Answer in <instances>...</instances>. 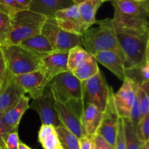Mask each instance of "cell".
Listing matches in <instances>:
<instances>
[{"label": "cell", "instance_id": "obj_22", "mask_svg": "<svg viewBox=\"0 0 149 149\" xmlns=\"http://www.w3.org/2000/svg\"><path fill=\"white\" fill-rule=\"evenodd\" d=\"M78 5L79 13L88 28L95 24V15L104 0H76Z\"/></svg>", "mask_w": 149, "mask_h": 149}, {"label": "cell", "instance_id": "obj_16", "mask_svg": "<svg viewBox=\"0 0 149 149\" xmlns=\"http://www.w3.org/2000/svg\"><path fill=\"white\" fill-rule=\"evenodd\" d=\"M68 52H54L45 55L41 59L40 70L49 82L61 73L68 71L67 61Z\"/></svg>", "mask_w": 149, "mask_h": 149}, {"label": "cell", "instance_id": "obj_39", "mask_svg": "<svg viewBox=\"0 0 149 149\" xmlns=\"http://www.w3.org/2000/svg\"><path fill=\"white\" fill-rule=\"evenodd\" d=\"M1 117H2V113H0V148L1 149H6L5 144H4V138H5L6 135H4V131H3Z\"/></svg>", "mask_w": 149, "mask_h": 149}, {"label": "cell", "instance_id": "obj_34", "mask_svg": "<svg viewBox=\"0 0 149 149\" xmlns=\"http://www.w3.org/2000/svg\"><path fill=\"white\" fill-rule=\"evenodd\" d=\"M55 131V128L52 125H42V127H40V130H39L38 133V140L40 143L43 142L48 136L53 133Z\"/></svg>", "mask_w": 149, "mask_h": 149}, {"label": "cell", "instance_id": "obj_19", "mask_svg": "<svg viewBox=\"0 0 149 149\" xmlns=\"http://www.w3.org/2000/svg\"><path fill=\"white\" fill-rule=\"evenodd\" d=\"M102 118L103 111L99 110L95 105H84L81 116V125L84 135L94 137L98 130Z\"/></svg>", "mask_w": 149, "mask_h": 149}, {"label": "cell", "instance_id": "obj_30", "mask_svg": "<svg viewBox=\"0 0 149 149\" xmlns=\"http://www.w3.org/2000/svg\"><path fill=\"white\" fill-rule=\"evenodd\" d=\"M24 9L15 0H0V10L11 17L14 13Z\"/></svg>", "mask_w": 149, "mask_h": 149}, {"label": "cell", "instance_id": "obj_21", "mask_svg": "<svg viewBox=\"0 0 149 149\" xmlns=\"http://www.w3.org/2000/svg\"><path fill=\"white\" fill-rule=\"evenodd\" d=\"M20 45L42 57L54 52L51 44L42 33L27 38Z\"/></svg>", "mask_w": 149, "mask_h": 149}, {"label": "cell", "instance_id": "obj_2", "mask_svg": "<svg viewBox=\"0 0 149 149\" xmlns=\"http://www.w3.org/2000/svg\"><path fill=\"white\" fill-rule=\"evenodd\" d=\"M95 24L97 26H90L81 36V45L91 55L103 51H112L119 55L125 63V57L118 42L111 19L96 20Z\"/></svg>", "mask_w": 149, "mask_h": 149}, {"label": "cell", "instance_id": "obj_15", "mask_svg": "<svg viewBox=\"0 0 149 149\" xmlns=\"http://www.w3.org/2000/svg\"><path fill=\"white\" fill-rule=\"evenodd\" d=\"M17 82L33 100L43 95L49 81L40 71L15 76Z\"/></svg>", "mask_w": 149, "mask_h": 149}, {"label": "cell", "instance_id": "obj_20", "mask_svg": "<svg viewBox=\"0 0 149 149\" xmlns=\"http://www.w3.org/2000/svg\"><path fill=\"white\" fill-rule=\"evenodd\" d=\"M76 0H31L29 10L45 17L54 16L55 13L74 5Z\"/></svg>", "mask_w": 149, "mask_h": 149}, {"label": "cell", "instance_id": "obj_36", "mask_svg": "<svg viewBox=\"0 0 149 149\" xmlns=\"http://www.w3.org/2000/svg\"><path fill=\"white\" fill-rule=\"evenodd\" d=\"M95 149H115L98 134L95 135Z\"/></svg>", "mask_w": 149, "mask_h": 149}, {"label": "cell", "instance_id": "obj_31", "mask_svg": "<svg viewBox=\"0 0 149 149\" xmlns=\"http://www.w3.org/2000/svg\"><path fill=\"white\" fill-rule=\"evenodd\" d=\"M115 149H127L125 137V130H124L123 119L122 118L119 119L117 134H116V143H115Z\"/></svg>", "mask_w": 149, "mask_h": 149}, {"label": "cell", "instance_id": "obj_18", "mask_svg": "<svg viewBox=\"0 0 149 149\" xmlns=\"http://www.w3.org/2000/svg\"><path fill=\"white\" fill-rule=\"evenodd\" d=\"M92 55L95 58L97 62L106 67L122 81H124L127 77L123 59L115 52L112 51H103Z\"/></svg>", "mask_w": 149, "mask_h": 149}, {"label": "cell", "instance_id": "obj_26", "mask_svg": "<svg viewBox=\"0 0 149 149\" xmlns=\"http://www.w3.org/2000/svg\"><path fill=\"white\" fill-rule=\"evenodd\" d=\"M141 119L149 112V80L138 83L136 93ZM140 121V122H141Z\"/></svg>", "mask_w": 149, "mask_h": 149}, {"label": "cell", "instance_id": "obj_41", "mask_svg": "<svg viewBox=\"0 0 149 149\" xmlns=\"http://www.w3.org/2000/svg\"><path fill=\"white\" fill-rule=\"evenodd\" d=\"M143 4V8L145 9L146 12V13L148 14V17H149V0H146V1H143V2H141Z\"/></svg>", "mask_w": 149, "mask_h": 149}, {"label": "cell", "instance_id": "obj_1", "mask_svg": "<svg viewBox=\"0 0 149 149\" xmlns=\"http://www.w3.org/2000/svg\"><path fill=\"white\" fill-rule=\"evenodd\" d=\"M114 15L111 19L117 32L131 34H147L148 14L141 2L132 0H112Z\"/></svg>", "mask_w": 149, "mask_h": 149}, {"label": "cell", "instance_id": "obj_9", "mask_svg": "<svg viewBox=\"0 0 149 149\" xmlns=\"http://www.w3.org/2000/svg\"><path fill=\"white\" fill-rule=\"evenodd\" d=\"M55 109L60 122L65 127L79 139L84 136L81 125V116L84 110L82 100H71L67 103H63L55 100Z\"/></svg>", "mask_w": 149, "mask_h": 149}, {"label": "cell", "instance_id": "obj_45", "mask_svg": "<svg viewBox=\"0 0 149 149\" xmlns=\"http://www.w3.org/2000/svg\"><path fill=\"white\" fill-rule=\"evenodd\" d=\"M146 33H147V35H148V38L149 40V20H148V22L146 23Z\"/></svg>", "mask_w": 149, "mask_h": 149}, {"label": "cell", "instance_id": "obj_13", "mask_svg": "<svg viewBox=\"0 0 149 149\" xmlns=\"http://www.w3.org/2000/svg\"><path fill=\"white\" fill-rule=\"evenodd\" d=\"M54 17L63 30L79 36L89 29L80 16L77 1L74 5L55 13Z\"/></svg>", "mask_w": 149, "mask_h": 149}, {"label": "cell", "instance_id": "obj_43", "mask_svg": "<svg viewBox=\"0 0 149 149\" xmlns=\"http://www.w3.org/2000/svg\"><path fill=\"white\" fill-rule=\"evenodd\" d=\"M18 149H31L29 148L28 146H26V144L23 143H20V144H19V148Z\"/></svg>", "mask_w": 149, "mask_h": 149}, {"label": "cell", "instance_id": "obj_49", "mask_svg": "<svg viewBox=\"0 0 149 149\" xmlns=\"http://www.w3.org/2000/svg\"><path fill=\"white\" fill-rule=\"evenodd\" d=\"M0 149H1V148H0Z\"/></svg>", "mask_w": 149, "mask_h": 149}, {"label": "cell", "instance_id": "obj_5", "mask_svg": "<svg viewBox=\"0 0 149 149\" xmlns=\"http://www.w3.org/2000/svg\"><path fill=\"white\" fill-rule=\"evenodd\" d=\"M1 49L7 68L15 76L33 72L40 68L42 56L21 45H7L1 47Z\"/></svg>", "mask_w": 149, "mask_h": 149}, {"label": "cell", "instance_id": "obj_12", "mask_svg": "<svg viewBox=\"0 0 149 149\" xmlns=\"http://www.w3.org/2000/svg\"><path fill=\"white\" fill-rule=\"evenodd\" d=\"M26 92L17 82L15 75L8 68L0 86V113L15 105L25 96Z\"/></svg>", "mask_w": 149, "mask_h": 149}, {"label": "cell", "instance_id": "obj_40", "mask_svg": "<svg viewBox=\"0 0 149 149\" xmlns=\"http://www.w3.org/2000/svg\"><path fill=\"white\" fill-rule=\"evenodd\" d=\"M17 4H20L24 10H29V4L31 0H15Z\"/></svg>", "mask_w": 149, "mask_h": 149}, {"label": "cell", "instance_id": "obj_4", "mask_svg": "<svg viewBox=\"0 0 149 149\" xmlns=\"http://www.w3.org/2000/svg\"><path fill=\"white\" fill-rule=\"evenodd\" d=\"M118 42L125 57L127 73L137 71L146 63L148 35H137L116 31Z\"/></svg>", "mask_w": 149, "mask_h": 149}, {"label": "cell", "instance_id": "obj_48", "mask_svg": "<svg viewBox=\"0 0 149 149\" xmlns=\"http://www.w3.org/2000/svg\"><path fill=\"white\" fill-rule=\"evenodd\" d=\"M104 1H111L112 0H104Z\"/></svg>", "mask_w": 149, "mask_h": 149}, {"label": "cell", "instance_id": "obj_10", "mask_svg": "<svg viewBox=\"0 0 149 149\" xmlns=\"http://www.w3.org/2000/svg\"><path fill=\"white\" fill-rule=\"evenodd\" d=\"M138 83L131 77H127L119 90L113 94V102L119 118L129 119L136 97Z\"/></svg>", "mask_w": 149, "mask_h": 149}, {"label": "cell", "instance_id": "obj_32", "mask_svg": "<svg viewBox=\"0 0 149 149\" xmlns=\"http://www.w3.org/2000/svg\"><path fill=\"white\" fill-rule=\"evenodd\" d=\"M6 149H18L20 141H19L17 132L7 134L4 139Z\"/></svg>", "mask_w": 149, "mask_h": 149}, {"label": "cell", "instance_id": "obj_23", "mask_svg": "<svg viewBox=\"0 0 149 149\" xmlns=\"http://www.w3.org/2000/svg\"><path fill=\"white\" fill-rule=\"evenodd\" d=\"M90 54L81 45L75 47L68 51L67 67L68 71L73 72L84 65Z\"/></svg>", "mask_w": 149, "mask_h": 149}, {"label": "cell", "instance_id": "obj_11", "mask_svg": "<svg viewBox=\"0 0 149 149\" xmlns=\"http://www.w3.org/2000/svg\"><path fill=\"white\" fill-rule=\"evenodd\" d=\"M113 94V89H111L106 108L103 111V118L97 134L103 137L110 145L115 148L119 117L114 106Z\"/></svg>", "mask_w": 149, "mask_h": 149}, {"label": "cell", "instance_id": "obj_14", "mask_svg": "<svg viewBox=\"0 0 149 149\" xmlns=\"http://www.w3.org/2000/svg\"><path fill=\"white\" fill-rule=\"evenodd\" d=\"M29 108L38 113L42 125H52L55 128L61 124L55 109V100L50 91L33 100Z\"/></svg>", "mask_w": 149, "mask_h": 149}, {"label": "cell", "instance_id": "obj_17", "mask_svg": "<svg viewBox=\"0 0 149 149\" xmlns=\"http://www.w3.org/2000/svg\"><path fill=\"white\" fill-rule=\"evenodd\" d=\"M29 100L30 98L25 95L15 105L3 112L1 120L4 135L17 132L20 119L29 109Z\"/></svg>", "mask_w": 149, "mask_h": 149}, {"label": "cell", "instance_id": "obj_44", "mask_svg": "<svg viewBox=\"0 0 149 149\" xmlns=\"http://www.w3.org/2000/svg\"><path fill=\"white\" fill-rule=\"evenodd\" d=\"M141 149H149V140L143 143L142 147H141Z\"/></svg>", "mask_w": 149, "mask_h": 149}, {"label": "cell", "instance_id": "obj_3", "mask_svg": "<svg viewBox=\"0 0 149 149\" xmlns=\"http://www.w3.org/2000/svg\"><path fill=\"white\" fill-rule=\"evenodd\" d=\"M46 18L45 16L29 10L14 13L11 16V31L8 45H18L27 38L41 33Z\"/></svg>", "mask_w": 149, "mask_h": 149}, {"label": "cell", "instance_id": "obj_47", "mask_svg": "<svg viewBox=\"0 0 149 149\" xmlns=\"http://www.w3.org/2000/svg\"><path fill=\"white\" fill-rule=\"evenodd\" d=\"M56 149H63V148L62 147H61V146H60L58 147V148H57Z\"/></svg>", "mask_w": 149, "mask_h": 149}, {"label": "cell", "instance_id": "obj_29", "mask_svg": "<svg viewBox=\"0 0 149 149\" xmlns=\"http://www.w3.org/2000/svg\"><path fill=\"white\" fill-rule=\"evenodd\" d=\"M137 135L143 142L149 140V112L141 119L137 127Z\"/></svg>", "mask_w": 149, "mask_h": 149}, {"label": "cell", "instance_id": "obj_25", "mask_svg": "<svg viewBox=\"0 0 149 149\" xmlns=\"http://www.w3.org/2000/svg\"><path fill=\"white\" fill-rule=\"evenodd\" d=\"M61 147L63 149H79V138L62 124L55 127Z\"/></svg>", "mask_w": 149, "mask_h": 149}, {"label": "cell", "instance_id": "obj_28", "mask_svg": "<svg viewBox=\"0 0 149 149\" xmlns=\"http://www.w3.org/2000/svg\"><path fill=\"white\" fill-rule=\"evenodd\" d=\"M11 31V17L0 10V47L8 45Z\"/></svg>", "mask_w": 149, "mask_h": 149}, {"label": "cell", "instance_id": "obj_35", "mask_svg": "<svg viewBox=\"0 0 149 149\" xmlns=\"http://www.w3.org/2000/svg\"><path fill=\"white\" fill-rule=\"evenodd\" d=\"M79 149H95V136L84 135L79 139Z\"/></svg>", "mask_w": 149, "mask_h": 149}, {"label": "cell", "instance_id": "obj_38", "mask_svg": "<svg viewBox=\"0 0 149 149\" xmlns=\"http://www.w3.org/2000/svg\"><path fill=\"white\" fill-rule=\"evenodd\" d=\"M141 74V82L142 81L149 80V63L146 61L145 63L142 65L141 68L138 71Z\"/></svg>", "mask_w": 149, "mask_h": 149}, {"label": "cell", "instance_id": "obj_27", "mask_svg": "<svg viewBox=\"0 0 149 149\" xmlns=\"http://www.w3.org/2000/svg\"><path fill=\"white\" fill-rule=\"evenodd\" d=\"M125 130L127 149H141L144 142L141 141L137 135L136 130L132 126L129 119H122Z\"/></svg>", "mask_w": 149, "mask_h": 149}, {"label": "cell", "instance_id": "obj_24", "mask_svg": "<svg viewBox=\"0 0 149 149\" xmlns=\"http://www.w3.org/2000/svg\"><path fill=\"white\" fill-rule=\"evenodd\" d=\"M100 71L97 62L95 58L90 54V57L87 60L84 65H81L78 69L73 71V74L79 81H84L94 77Z\"/></svg>", "mask_w": 149, "mask_h": 149}, {"label": "cell", "instance_id": "obj_42", "mask_svg": "<svg viewBox=\"0 0 149 149\" xmlns=\"http://www.w3.org/2000/svg\"><path fill=\"white\" fill-rule=\"evenodd\" d=\"M146 61L149 63V40H148V42H147L146 53Z\"/></svg>", "mask_w": 149, "mask_h": 149}, {"label": "cell", "instance_id": "obj_33", "mask_svg": "<svg viewBox=\"0 0 149 149\" xmlns=\"http://www.w3.org/2000/svg\"><path fill=\"white\" fill-rule=\"evenodd\" d=\"M44 149H56L61 146L56 131L48 136L43 142L41 143Z\"/></svg>", "mask_w": 149, "mask_h": 149}, {"label": "cell", "instance_id": "obj_46", "mask_svg": "<svg viewBox=\"0 0 149 149\" xmlns=\"http://www.w3.org/2000/svg\"><path fill=\"white\" fill-rule=\"evenodd\" d=\"M132 1H137V2H143V1H146V0H132Z\"/></svg>", "mask_w": 149, "mask_h": 149}, {"label": "cell", "instance_id": "obj_37", "mask_svg": "<svg viewBox=\"0 0 149 149\" xmlns=\"http://www.w3.org/2000/svg\"><path fill=\"white\" fill-rule=\"evenodd\" d=\"M7 68V63H6L4 55H3L1 47H0V86H1L3 79L4 78Z\"/></svg>", "mask_w": 149, "mask_h": 149}, {"label": "cell", "instance_id": "obj_8", "mask_svg": "<svg viewBox=\"0 0 149 149\" xmlns=\"http://www.w3.org/2000/svg\"><path fill=\"white\" fill-rule=\"evenodd\" d=\"M41 33L48 39L55 52H68L81 45V36L63 30L54 16L47 17Z\"/></svg>", "mask_w": 149, "mask_h": 149}, {"label": "cell", "instance_id": "obj_6", "mask_svg": "<svg viewBox=\"0 0 149 149\" xmlns=\"http://www.w3.org/2000/svg\"><path fill=\"white\" fill-rule=\"evenodd\" d=\"M47 87L52 93L54 98L63 103L81 100V81L71 71L57 75L50 80Z\"/></svg>", "mask_w": 149, "mask_h": 149}, {"label": "cell", "instance_id": "obj_7", "mask_svg": "<svg viewBox=\"0 0 149 149\" xmlns=\"http://www.w3.org/2000/svg\"><path fill=\"white\" fill-rule=\"evenodd\" d=\"M112 87L109 86L101 71L86 81H81L83 104H93L103 111Z\"/></svg>", "mask_w": 149, "mask_h": 149}]
</instances>
